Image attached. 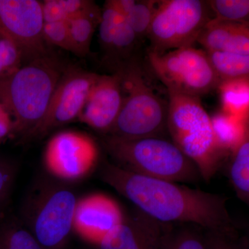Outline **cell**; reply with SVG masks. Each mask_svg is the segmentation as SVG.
<instances>
[{
	"mask_svg": "<svg viewBox=\"0 0 249 249\" xmlns=\"http://www.w3.org/2000/svg\"><path fill=\"white\" fill-rule=\"evenodd\" d=\"M101 142L112 163L131 173L182 184L202 179L196 164L168 139L103 135Z\"/></svg>",
	"mask_w": 249,
	"mask_h": 249,
	"instance_id": "277c9868",
	"label": "cell"
},
{
	"mask_svg": "<svg viewBox=\"0 0 249 249\" xmlns=\"http://www.w3.org/2000/svg\"><path fill=\"white\" fill-rule=\"evenodd\" d=\"M46 43L73 52L68 24L66 22H44L42 29Z\"/></svg>",
	"mask_w": 249,
	"mask_h": 249,
	"instance_id": "f1b7e54d",
	"label": "cell"
},
{
	"mask_svg": "<svg viewBox=\"0 0 249 249\" xmlns=\"http://www.w3.org/2000/svg\"><path fill=\"white\" fill-rule=\"evenodd\" d=\"M132 28L139 40L147 39L159 1L157 0H110Z\"/></svg>",
	"mask_w": 249,
	"mask_h": 249,
	"instance_id": "d6986e66",
	"label": "cell"
},
{
	"mask_svg": "<svg viewBox=\"0 0 249 249\" xmlns=\"http://www.w3.org/2000/svg\"><path fill=\"white\" fill-rule=\"evenodd\" d=\"M204 238L206 249H248L245 241L239 236L238 231L204 230Z\"/></svg>",
	"mask_w": 249,
	"mask_h": 249,
	"instance_id": "83f0119b",
	"label": "cell"
},
{
	"mask_svg": "<svg viewBox=\"0 0 249 249\" xmlns=\"http://www.w3.org/2000/svg\"><path fill=\"white\" fill-rule=\"evenodd\" d=\"M167 91L170 141L196 164L201 178L209 182L229 156L217 144L211 116L200 98Z\"/></svg>",
	"mask_w": 249,
	"mask_h": 249,
	"instance_id": "3957f363",
	"label": "cell"
},
{
	"mask_svg": "<svg viewBox=\"0 0 249 249\" xmlns=\"http://www.w3.org/2000/svg\"><path fill=\"white\" fill-rule=\"evenodd\" d=\"M99 177L158 222L193 224L204 230L237 231L228 211V198L222 195L131 173L107 160L101 165Z\"/></svg>",
	"mask_w": 249,
	"mask_h": 249,
	"instance_id": "6da1fadb",
	"label": "cell"
},
{
	"mask_svg": "<svg viewBox=\"0 0 249 249\" xmlns=\"http://www.w3.org/2000/svg\"><path fill=\"white\" fill-rule=\"evenodd\" d=\"M98 160V148L91 137L73 130L59 132L46 146L47 171L58 179L76 181L91 173Z\"/></svg>",
	"mask_w": 249,
	"mask_h": 249,
	"instance_id": "30bf717a",
	"label": "cell"
},
{
	"mask_svg": "<svg viewBox=\"0 0 249 249\" xmlns=\"http://www.w3.org/2000/svg\"><path fill=\"white\" fill-rule=\"evenodd\" d=\"M24 63L20 48L11 37L0 31V78L12 74Z\"/></svg>",
	"mask_w": 249,
	"mask_h": 249,
	"instance_id": "4316f807",
	"label": "cell"
},
{
	"mask_svg": "<svg viewBox=\"0 0 249 249\" xmlns=\"http://www.w3.org/2000/svg\"><path fill=\"white\" fill-rule=\"evenodd\" d=\"M207 2L217 20L249 22V0H211Z\"/></svg>",
	"mask_w": 249,
	"mask_h": 249,
	"instance_id": "484cf974",
	"label": "cell"
},
{
	"mask_svg": "<svg viewBox=\"0 0 249 249\" xmlns=\"http://www.w3.org/2000/svg\"><path fill=\"white\" fill-rule=\"evenodd\" d=\"M205 52L249 55V22H228L212 18L196 39Z\"/></svg>",
	"mask_w": 249,
	"mask_h": 249,
	"instance_id": "2e32d148",
	"label": "cell"
},
{
	"mask_svg": "<svg viewBox=\"0 0 249 249\" xmlns=\"http://www.w3.org/2000/svg\"><path fill=\"white\" fill-rule=\"evenodd\" d=\"M67 65L48 53L0 78V103L14 119L13 134L24 137L45 115Z\"/></svg>",
	"mask_w": 249,
	"mask_h": 249,
	"instance_id": "7a4b0ae2",
	"label": "cell"
},
{
	"mask_svg": "<svg viewBox=\"0 0 249 249\" xmlns=\"http://www.w3.org/2000/svg\"><path fill=\"white\" fill-rule=\"evenodd\" d=\"M172 224L158 222L136 209L98 244V249H161Z\"/></svg>",
	"mask_w": 249,
	"mask_h": 249,
	"instance_id": "4fadbf2b",
	"label": "cell"
},
{
	"mask_svg": "<svg viewBox=\"0 0 249 249\" xmlns=\"http://www.w3.org/2000/svg\"><path fill=\"white\" fill-rule=\"evenodd\" d=\"M14 125L12 116L6 107L0 103V139L13 134Z\"/></svg>",
	"mask_w": 249,
	"mask_h": 249,
	"instance_id": "4dcf8cb0",
	"label": "cell"
},
{
	"mask_svg": "<svg viewBox=\"0 0 249 249\" xmlns=\"http://www.w3.org/2000/svg\"><path fill=\"white\" fill-rule=\"evenodd\" d=\"M0 249H43L27 227L11 222L0 227Z\"/></svg>",
	"mask_w": 249,
	"mask_h": 249,
	"instance_id": "d4e9b609",
	"label": "cell"
},
{
	"mask_svg": "<svg viewBox=\"0 0 249 249\" xmlns=\"http://www.w3.org/2000/svg\"><path fill=\"white\" fill-rule=\"evenodd\" d=\"M89 0H45L42 1L45 22H68L90 7Z\"/></svg>",
	"mask_w": 249,
	"mask_h": 249,
	"instance_id": "cb8c5ba5",
	"label": "cell"
},
{
	"mask_svg": "<svg viewBox=\"0 0 249 249\" xmlns=\"http://www.w3.org/2000/svg\"><path fill=\"white\" fill-rule=\"evenodd\" d=\"M123 98L119 75H99L78 120L106 135L115 124L122 107Z\"/></svg>",
	"mask_w": 249,
	"mask_h": 249,
	"instance_id": "5bb4252c",
	"label": "cell"
},
{
	"mask_svg": "<svg viewBox=\"0 0 249 249\" xmlns=\"http://www.w3.org/2000/svg\"><path fill=\"white\" fill-rule=\"evenodd\" d=\"M147 55L152 71L167 91L200 97L220 83L204 50L184 47L163 54L148 51Z\"/></svg>",
	"mask_w": 249,
	"mask_h": 249,
	"instance_id": "ba28073f",
	"label": "cell"
},
{
	"mask_svg": "<svg viewBox=\"0 0 249 249\" xmlns=\"http://www.w3.org/2000/svg\"><path fill=\"white\" fill-rule=\"evenodd\" d=\"M98 27L103 61L111 73L134 62H142V42L110 0L105 3Z\"/></svg>",
	"mask_w": 249,
	"mask_h": 249,
	"instance_id": "7c38bea8",
	"label": "cell"
},
{
	"mask_svg": "<svg viewBox=\"0 0 249 249\" xmlns=\"http://www.w3.org/2000/svg\"><path fill=\"white\" fill-rule=\"evenodd\" d=\"M124 214L116 201L103 194L78 199L73 231L85 240L98 244L124 220Z\"/></svg>",
	"mask_w": 249,
	"mask_h": 249,
	"instance_id": "9a60e30c",
	"label": "cell"
},
{
	"mask_svg": "<svg viewBox=\"0 0 249 249\" xmlns=\"http://www.w3.org/2000/svg\"><path fill=\"white\" fill-rule=\"evenodd\" d=\"M217 89L220 94L222 110L238 119L248 121L249 78L221 81Z\"/></svg>",
	"mask_w": 249,
	"mask_h": 249,
	"instance_id": "ffe728a7",
	"label": "cell"
},
{
	"mask_svg": "<svg viewBox=\"0 0 249 249\" xmlns=\"http://www.w3.org/2000/svg\"><path fill=\"white\" fill-rule=\"evenodd\" d=\"M12 182V169L0 164V206L6 200Z\"/></svg>",
	"mask_w": 249,
	"mask_h": 249,
	"instance_id": "f546056e",
	"label": "cell"
},
{
	"mask_svg": "<svg viewBox=\"0 0 249 249\" xmlns=\"http://www.w3.org/2000/svg\"><path fill=\"white\" fill-rule=\"evenodd\" d=\"M142 64L134 62L116 72L120 76L124 98L115 124L106 135L137 139L163 138V134L168 133V103L152 89Z\"/></svg>",
	"mask_w": 249,
	"mask_h": 249,
	"instance_id": "5b68a950",
	"label": "cell"
},
{
	"mask_svg": "<svg viewBox=\"0 0 249 249\" xmlns=\"http://www.w3.org/2000/svg\"><path fill=\"white\" fill-rule=\"evenodd\" d=\"M210 116L218 145L228 155H232L249 136L248 121L222 110Z\"/></svg>",
	"mask_w": 249,
	"mask_h": 249,
	"instance_id": "e0dca14e",
	"label": "cell"
},
{
	"mask_svg": "<svg viewBox=\"0 0 249 249\" xmlns=\"http://www.w3.org/2000/svg\"><path fill=\"white\" fill-rule=\"evenodd\" d=\"M101 16L102 9L93 2L84 12L67 22L73 49L72 53L79 57L89 54L93 34L99 25Z\"/></svg>",
	"mask_w": 249,
	"mask_h": 249,
	"instance_id": "ac0fdd59",
	"label": "cell"
},
{
	"mask_svg": "<svg viewBox=\"0 0 249 249\" xmlns=\"http://www.w3.org/2000/svg\"><path fill=\"white\" fill-rule=\"evenodd\" d=\"M42 1L0 0V31L20 48L24 63L49 53L44 40Z\"/></svg>",
	"mask_w": 249,
	"mask_h": 249,
	"instance_id": "8fae6325",
	"label": "cell"
},
{
	"mask_svg": "<svg viewBox=\"0 0 249 249\" xmlns=\"http://www.w3.org/2000/svg\"><path fill=\"white\" fill-rule=\"evenodd\" d=\"M207 1L161 0L159 1L147 39L149 52L163 54L193 47L212 18Z\"/></svg>",
	"mask_w": 249,
	"mask_h": 249,
	"instance_id": "52a82bcc",
	"label": "cell"
},
{
	"mask_svg": "<svg viewBox=\"0 0 249 249\" xmlns=\"http://www.w3.org/2000/svg\"><path fill=\"white\" fill-rule=\"evenodd\" d=\"M211 66L221 81L249 78V55L206 52Z\"/></svg>",
	"mask_w": 249,
	"mask_h": 249,
	"instance_id": "44dd1931",
	"label": "cell"
},
{
	"mask_svg": "<svg viewBox=\"0 0 249 249\" xmlns=\"http://www.w3.org/2000/svg\"><path fill=\"white\" fill-rule=\"evenodd\" d=\"M231 181L237 196L246 204L249 201V137H247L232 155Z\"/></svg>",
	"mask_w": 249,
	"mask_h": 249,
	"instance_id": "7402d4cb",
	"label": "cell"
},
{
	"mask_svg": "<svg viewBox=\"0 0 249 249\" xmlns=\"http://www.w3.org/2000/svg\"><path fill=\"white\" fill-rule=\"evenodd\" d=\"M68 187L44 182L25 207L27 228L43 249H63L73 231L77 202Z\"/></svg>",
	"mask_w": 249,
	"mask_h": 249,
	"instance_id": "8992f818",
	"label": "cell"
},
{
	"mask_svg": "<svg viewBox=\"0 0 249 249\" xmlns=\"http://www.w3.org/2000/svg\"><path fill=\"white\" fill-rule=\"evenodd\" d=\"M99 74L67 66L49 101L45 115L26 134L24 142L40 140L54 129L78 119L90 90Z\"/></svg>",
	"mask_w": 249,
	"mask_h": 249,
	"instance_id": "9c48e42d",
	"label": "cell"
},
{
	"mask_svg": "<svg viewBox=\"0 0 249 249\" xmlns=\"http://www.w3.org/2000/svg\"><path fill=\"white\" fill-rule=\"evenodd\" d=\"M204 231L193 224H172L161 249H206Z\"/></svg>",
	"mask_w": 249,
	"mask_h": 249,
	"instance_id": "603a6c76",
	"label": "cell"
}]
</instances>
